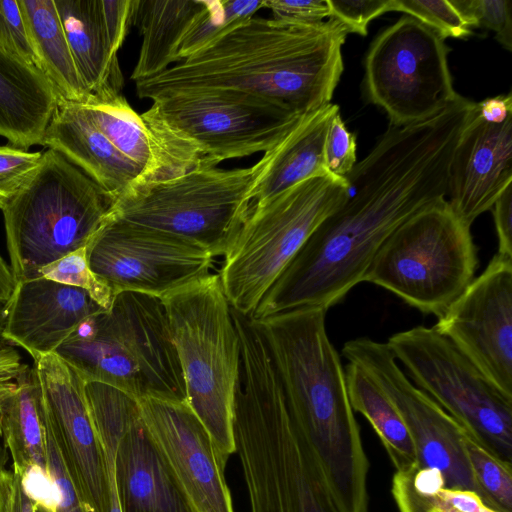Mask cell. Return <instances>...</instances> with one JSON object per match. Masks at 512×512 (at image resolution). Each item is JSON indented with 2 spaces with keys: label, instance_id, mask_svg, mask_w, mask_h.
Segmentation results:
<instances>
[{
  "label": "cell",
  "instance_id": "5bb4252c",
  "mask_svg": "<svg viewBox=\"0 0 512 512\" xmlns=\"http://www.w3.org/2000/svg\"><path fill=\"white\" fill-rule=\"evenodd\" d=\"M342 354L389 397L411 435L418 466L439 471L445 488L473 491L486 504L465 450L466 431L408 379L387 343L360 337L347 341Z\"/></svg>",
  "mask_w": 512,
  "mask_h": 512
},
{
  "label": "cell",
  "instance_id": "30bf717a",
  "mask_svg": "<svg viewBox=\"0 0 512 512\" xmlns=\"http://www.w3.org/2000/svg\"><path fill=\"white\" fill-rule=\"evenodd\" d=\"M263 155L246 168L196 167L144 183L115 201L111 213L125 221L182 238L224 256L253 203Z\"/></svg>",
  "mask_w": 512,
  "mask_h": 512
},
{
  "label": "cell",
  "instance_id": "484cf974",
  "mask_svg": "<svg viewBox=\"0 0 512 512\" xmlns=\"http://www.w3.org/2000/svg\"><path fill=\"white\" fill-rule=\"evenodd\" d=\"M106 312L84 321L54 353L86 382L112 386L136 400L147 397L137 368L108 325Z\"/></svg>",
  "mask_w": 512,
  "mask_h": 512
},
{
  "label": "cell",
  "instance_id": "f35d334b",
  "mask_svg": "<svg viewBox=\"0 0 512 512\" xmlns=\"http://www.w3.org/2000/svg\"><path fill=\"white\" fill-rule=\"evenodd\" d=\"M42 155V152H28L14 146H0L1 210L35 172Z\"/></svg>",
  "mask_w": 512,
  "mask_h": 512
},
{
  "label": "cell",
  "instance_id": "7dc6e473",
  "mask_svg": "<svg viewBox=\"0 0 512 512\" xmlns=\"http://www.w3.org/2000/svg\"><path fill=\"white\" fill-rule=\"evenodd\" d=\"M16 285L10 266L0 255V301L7 302Z\"/></svg>",
  "mask_w": 512,
  "mask_h": 512
},
{
  "label": "cell",
  "instance_id": "60d3db41",
  "mask_svg": "<svg viewBox=\"0 0 512 512\" xmlns=\"http://www.w3.org/2000/svg\"><path fill=\"white\" fill-rule=\"evenodd\" d=\"M324 160L327 170L339 177H345L357 163L355 136L347 129L339 112L327 131Z\"/></svg>",
  "mask_w": 512,
  "mask_h": 512
},
{
  "label": "cell",
  "instance_id": "c3c4849f",
  "mask_svg": "<svg viewBox=\"0 0 512 512\" xmlns=\"http://www.w3.org/2000/svg\"><path fill=\"white\" fill-rule=\"evenodd\" d=\"M8 459H9V453L2 443V444H0V470L6 467Z\"/></svg>",
  "mask_w": 512,
  "mask_h": 512
},
{
  "label": "cell",
  "instance_id": "f6af8a7d",
  "mask_svg": "<svg viewBox=\"0 0 512 512\" xmlns=\"http://www.w3.org/2000/svg\"><path fill=\"white\" fill-rule=\"evenodd\" d=\"M28 368L16 349L8 344L0 346V403L16 388L19 377Z\"/></svg>",
  "mask_w": 512,
  "mask_h": 512
},
{
  "label": "cell",
  "instance_id": "2e32d148",
  "mask_svg": "<svg viewBox=\"0 0 512 512\" xmlns=\"http://www.w3.org/2000/svg\"><path fill=\"white\" fill-rule=\"evenodd\" d=\"M433 328L512 396V257L495 254Z\"/></svg>",
  "mask_w": 512,
  "mask_h": 512
},
{
  "label": "cell",
  "instance_id": "4316f807",
  "mask_svg": "<svg viewBox=\"0 0 512 512\" xmlns=\"http://www.w3.org/2000/svg\"><path fill=\"white\" fill-rule=\"evenodd\" d=\"M205 5L204 0H135L133 24L142 43L131 80L157 76L180 62L182 40Z\"/></svg>",
  "mask_w": 512,
  "mask_h": 512
},
{
  "label": "cell",
  "instance_id": "74e56055",
  "mask_svg": "<svg viewBox=\"0 0 512 512\" xmlns=\"http://www.w3.org/2000/svg\"><path fill=\"white\" fill-rule=\"evenodd\" d=\"M470 28L483 27L495 33L496 40L512 49V7L509 0H452Z\"/></svg>",
  "mask_w": 512,
  "mask_h": 512
},
{
  "label": "cell",
  "instance_id": "f546056e",
  "mask_svg": "<svg viewBox=\"0 0 512 512\" xmlns=\"http://www.w3.org/2000/svg\"><path fill=\"white\" fill-rule=\"evenodd\" d=\"M0 436L15 473L33 467L48 469L43 411L33 368L19 377L16 388L0 403Z\"/></svg>",
  "mask_w": 512,
  "mask_h": 512
},
{
  "label": "cell",
  "instance_id": "ba28073f",
  "mask_svg": "<svg viewBox=\"0 0 512 512\" xmlns=\"http://www.w3.org/2000/svg\"><path fill=\"white\" fill-rule=\"evenodd\" d=\"M347 194L346 178L329 173L252 203L218 273L231 308L250 317L280 273Z\"/></svg>",
  "mask_w": 512,
  "mask_h": 512
},
{
  "label": "cell",
  "instance_id": "f1b7e54d",
  "mask_svg": "<svg viewBox=\"0 0 512 512\" xmlns=\"http://www.w3.org/2000/svg\"><path fill=\"white\" fill-rule=\"evenodd\" d=\"M82 105L114 147L139 169L144 183L171 177L157 138L123 94Z\"/></svg>",
  "mask_w": 512,
  "mask_h": 512
},
{
  "label": "cell",
  "instance_id": "7c38bea8",
  "mask_svg": "<svg viewBox=\"0 0 512 512\" xmlns=\"http://www.w3.org/2000/svg\"><path fill=\"white\" fill-rule=\"evenodd\" d=\"M447 55L444 39L408 15L373 40L363 86L368 100L387 113L390 126L427 120L459 97Z\"/></svg>",
  "mask_w": 512,
  "mask_h": 512
},
{
  "label": "cell",
  "instance_id": "83f0119b",
  "mask_svg": "<svg viewBox=\"0 0 512 512\" xmlns=\"http://www.w3.org/2000/svg\"><path fill=\"white\" fill-rule=\"evenodd\" d=\"M17 1L37 67L57 98L81 104L88 102L54 0Z\"/></svg>",
  "mask_w": 512,
  "mask_h": 512
},
{
  "label": "cell",
  "instance_id": "3957f363",
  "mask_svg": "<svg viewBox=\"0 0 512 512\" xmlns=\"http://www.w3.org/2000/svg\"><path fill=\"white\" fill-rule=\"evenodd\" d=\"M326 312L302 307L251 320L266 341L289 414L313 445L343 510L368 512L369 461Z\"/></svg>",
  "mask_w": 512,
  "mask_h": 512
},
{
  "label": "cell",
  "instance_id": "8d00e7d4",
  "mask_svg": "<svg viewBox=\"0 0 512 512\" xmlns=\"http://www.w3.org/2000/svg\"><path fill=\"white\" fill-rule=\"evenodd\" d=\"M390 11L403 12L437 32L443 39L464 38L472 30L447 0H390Z\"/></svg>",
  "mask_w": 512,
  "mask_h": 512
},
{
  "label": "cell",
  "instance_id": "277c9868",
  "mask_svg": "<svg viewBox=\"0 0 512 512\" xmlns=\"http://www.w3.org/2000/svg\"><path fill=\"white\" fill-rule=\"evenodd\" d=\"M233 434L251 512H344L265 347L241 353Z\"/></svg>",
  "mask_w": 512,
  "mask_h": 512
},
{
  "label": "cell",
  "instance_id": "ac0fdd59",
  "mask_svg": "<svg viewBox=\"0 0 512 512\" xmlns=\"http://www.w3.org/2000/svg\"><path fill=\"white\" fill-rule=\"evenodd\" d=\"M107 322L143 380L147 397L187 402L162 300L138 292L115 295Z\"/></svg>",
  "mask_w": 512,
  "mask_h": 512
},
{
  "label": "cell",
  "instance_id": "836d02e7",
  "mask_svg": "<svg viewBox=\"0 0 512 512\" xmlns=\"http://www.w3.org/2000/svg\"><path fill=\"white\" fill-rule=\"evenodd\" d=\"M391 492L399 512H497L470 490L441 488L420 492L402 471L394 474Z\"/></svg>",
  "mask_w": 512,
  "mask_h": 512
},
{
  "label": "cell",
  "instance_id": "d6986e66",
  "mask_svg": "<svg viewBox=\"0 0 512 512\" xmlns=\"http://www.w3.org/2000/svg\"><path fill=\"white\" fill-rule=\"evenodd\" d=\"M512 184V116L500 124L476 109L464 127L449 166L446 200L468 226L490 210Z\"/></svg>",
  "mask_w": 512,
  "mask_h": 512
},
{
  "label": "cell",
  "instance_id": "d6a6232c",
  "mask_svg": "<svg viewBox=\"0 0 512 512\" xmlns=\"http://www.w3.org/2000/svg\"><path fill=\"white\" fill-rule=\"evenodd\" d=\"M0 512H57L48 469L33 467L20 475L6 467L1 469Z\"/></svg>",
  "mask_w": 512,
  "mask_h": 512
},
{
  "label": "cell",
  "instance_id": "1f68e13d",
  "mask_svg": "<svg viewBox=\"0 0 512 512\" xmlns=\"http://www.w3.org/2000/svg\"><path fill=\"white\" fill-rule=\"evenodd\" d=\"M265 0L206 1L186 32L179 50L180 62L203 50L264 8Z\"/></svg>",
  "mask_w": 512,
  "mask_h": 512
},
{
  "label": "cell",
  "instance_id": "8992f818",
  "mask_svg": "<svg viewBox=\"0 0 512 512\" xmlns=\"http://www.w3.org/2000/svg\"><path fill=\"white\" fill-rule=\"evenodd\" d=\"M113 198L64 155L47 149L35 172L2 209L16 282L85 247L109 217Z\"/></svg>",
  "mask_w": 512,
  "mask_h": 512
},
{
  "label": "cell",
  "instance_id": "681fc988",
  "mask_svg": "<svg viewBox=\"0 0 512 512\" xmlns=\"http://www.w3.org/2000/svg\"><path fill=\"white\" fill-rule=\"evenodd\" d=\"M3 324H4L3 308H2V305L0 304V344L3 341V337H2Z\"/></svg>",
  "mask_w": 512,
  "mask_h": 512
},
{
  "label": "cell",
  "instance_id": "9a60e30c",
  "mask_svg": "<svg viewBox=\"0 0 512 512\" xmlns=\"http://www.w3.org/2000/svg\"><path fill=\"white\" fill-rule=\"evenodd\" d=\"M44 422L87 512H111L112 490L102 444L86 397L85 379L55 353L34 361Z\"/></svg>",
  "mask_w": 512,
  "mask_h": 512
},
{
  "label": "cell",
  "instance_id": "ee69618b",
  "mask_svg": "<svg viewBox=\"0 0 512 512\" xmlns=\"http://www.w3.org/2000/svg\"><path fill=\"white\" fill-rule=\"evenodd\" d=\"M490 210L498 238V253L512 257V184L506 187Z\"/></svg>",
  "mask_w": 512,
  "mask_h": 512
},
{
  "label": "cell",
  "instance_id": "d590c367",
  "mask_svg": "<svg viewBox=\"0 0 512 512\" xmlns=\"http://www.w3.org/2000/svg\"><path fill=\"white\" fill-rule=\"evenodd\" d=\"M38 276L85 291L107 311L113 303L111 288L89 266L86 246L42 267Z\"/></svg>",
  "mask_w": 512,
  "mask_h": 512
},
{
  "label": "cell",
  "instance_id": "bcb514c9",
  "mask_svg": "<svg viewBox=\"0 0 512 512\" xmlns=\"http://www.w3.org/2000/svg\"><path fill=\"white\" fill-rule=\"evenodd\" d=\"M478 115L488 123L500 124L512 116V95H498L477 103Z\"/></svg>",
  "mask_w": 512,
  "mask_h": 512
},
{
  "label": "cell",
  "instance_id": "603a6c76",
  "mask_svg": "<svg viewBox=\"0 0 512 512\" xmlns=\"http://www.w3.org/2000/svg\"><path fill=\"white\" fill-rule=\"evenodd\" d=\"M54 3L88 102L122 94L124 80L118 52L108 36L101 0Z\"/></svg>",
  "mask_w": 512,
  "mask_h": 512
},
{
  "label": "cell",
  "instance_id": "cb8c5ba5",
  "mask_svg": "<svg viewBox=\"0 0 512 512\" xmlns=\"http://www.w3.org/2000/svg\"><path fill=\"white\" fill-rule=\"evenodd\" d=\"M338 112L339 107L329 103L305 114L279 144L263 153L266 163L252 192L253 203L330 173L325 165L324 145L330 122Z\"/></svg>",
  "mask_w": 512,
  "mask_h": 512
},
{
  "label": "cell",
  "instance_id": "d4e9b609",
  "mask_svg": "<svg viewBox=\"0 0 512 512\" xmlns=\"http://www.w3.org/2000/svg\"><path fill=\"white\" fill-rule=\"evenodd\" d=\"M57 95L43 73L0 50V136L27 150L41 144Z\"/></svg>",
  "mask_w": 512,
  "mask_h": 512
},
{
  "label": "cell",
  "instance_id": "4dcf8cb0",
  "mask_svg": "<svg viewBox=\"0 0 512 512\" xmlns=\"http://www.w3.org/2000/svg\"><path fill=\"white\" fill-rule=\"evenodd\" d=\"M345 379L352 410L369 421L396 471L415 464L417 456L411 435L379 384L363 368L353 363L347 364Z\"/></svg>",
  "mask_w": 512,
  "mask_h": 512
},
{
  "label": "cell",
  "instance_id": "e0dca14e",
  "mask_svg": "<svg viewBox=\"0 0 512 512\" xmlns=\"http://www.w3.org/2000/svg\"><path fill=\"white\" fill-rule=\"evenodd\" d=\"M141 418L196 512H234L214 442L187 402L144 397Z\"/></svg>",
  "mask_w": 512,
  "mask_h": 512
},
{
  "label": "cell",
  "instance_id": "9c48e42d",
  "mask_svg": "<svg viewBox=\"0 0 512 512\" xmlns=\"http://www.w3.org/2000/svg\"><path fill=\"white\" fill-rule=\"evenodd\" d=\"M470 228L446 199L427 206L384 241L364 282L439 318L474 279L478 257Z\"/></svg>",
  "mask_w": 512,
  "mask_h": 512
},
{
  "label": "cell",
  "instance_id": "4fadbf2b",
  "mask_svg": "<svg viewBox=\"0 0 512 512\" xmlns=\"http://www.w3.org/2000/svg\"><path fill=\"white\" fill-rule=\"evenodd\" d=\"M92 271L114 297L130 291L162 298L211 274L214 257L175 235L110 213L86 245Z\"/></svg>",
  "mask_w": 512,
  "mask_h": 512
},
{
  "label": "cell",
  "instance_id": "52a82bcc",
  "mask_svg": "<svg viewBox=\"0 0 512 512\" xmlns=\"http://www.w3.org/2000/svg\"><path fill=\"white\" fill-rule=\"evenodd\" d=\"M184 378L187 404L226 465L236 451L233 405L240 342L220 277H207L161 298Z\"/></svg>",
  "mask_w": 512,
  "mask_h": 512
},
{
  "label": "cell",
  "instance_id": "5b68a950",
  "mask_svg": "<svg viewBox=\"0 0 512 512\" xmlns=\"http://www.w3.org/2000/svg\"><path fill=\"white\" fill-rule=\"evenodd\" d=\"M141 114L171 177L272 150L304 116L262 97L219 89L168 92Z\"/></svg>",
  "mask_w": 512,
  "mask_h": 512
},
{
  "label": "cell",
  "instance_id": "7bdbcfd3",
  "mask_svg": "<svg viewBox=\"0 0 512 512\" xmlns=\"http://www.w3.org/2000/svg\"><path fill=\"white\" fill-rule=\"evenodd\" d=\"M264 8L270 9L273 19L291 24L314 25L330 18L328 0H265Z\"/></svg>",
  "mask_w": 512,
  "mask_h": 512
},
{
  "label": "cell",
  "instance_id": "8fae6325",
  "mask_svg": "<svg viewBox=\"0 0 512 512\" xmlns=\"http://www.w3.org/2000/svg\"><path fill=\"white\" fill-rule=\"evenodd\" d=\"M387 345L415 386L489 454L512 466V396L497 388L448 338L416 326Z\"/></svg>",
  "mask_w": 512,
  "mask_h": 512
},
{
  "label": "cell",
  "instance_id": "7a4b0ae2",
  "mask_svg": "<svg viewBox=\"0 0 512 512\" xmlns=\"http://www.w3.org/2000/svg\"><path fill=\"white\" fill-rule=\"evenodd\" d=\"M348 33L332 17L300 25L253 16L161 74L135 82L136 93L152 100L179 90H230L302 116L331 103Z\"/></svg>",
  "mask_w": 512,
  "mask_h": 512
},
{
  "label": "cell",
  "instance_id": "6da1fadb",
  "mask_svg": "<svg viewBox=\"0 0 512 512\" xmlns=\"http://www.w3.org/2000/svg\"><path fill=\"white\" fill-rule=\"evenodd\" d=\"M451 150L419 125L390 126L345 176V201L311 234L266 291L259 321L302 307L328 310L360 282L384 241L446 199Z\"/></svg>",
  "mask_w": 512,
  "mask_h": 512
},
{
  "label": "cell",
  "instance_id": "7402d4cb",
  "mask_svg": "<svg viewBox=\"0 0 512 512\" xmlns=\"http://www.w3.org/2000/svg\"><path fill=\"white\" fill-rule=\"evenodd\" d=\"M40 145L64 155L114 202L144 183L139 169L114 147L80 103L57 98Z\"/></svg>",
  "mask_w": 512,
  "mask_h": 512
},
{
  "label": "cell",
  "instance_id": "44dd1931",
  "mask_svg": "<svg viewBox=\"0 0 512 512\" xmlns=\"http://www.w3.org/2000/svg\"><path fill=\"white\" fill-rule=\"evenodd\" d=\"M120 512H196L139 412L120 435L112 461Z\"/></svg>",
  "mask_w": 512,
  "mask_h": 512
},
{
  "label": "cell",
  "instance_id": "ab89813d",
  "mask_svg": "<svg viewBox=\"0 0 512 512\" xmlns=\"http://www.w3.org/2000/svg\"><path fill=\"white\" fill-rule=\"evenodd\" d=\"M0 50L29 66L37 67L17 0H0Z\"/></svg>",
  "mask_w": 512,
  "mask_h": 512
},
{
  "label": "cell",
  "instance_id": "e575fe53",
  "mask_svg": "<svg viewBox=\"0 0 512 512\" xmlns=\"http://www.w3.org/2000/svg\"><path fill=\"white\" fill-rule=\"evenodd\" d=\"M464 446L487 506L497 512H512V466L489 454L468 434Z\"/></svg>",
  "mask_w": 512,
  "mask_h": 512
},
{
  "label": "cell",
  "instance_id": "b9f144b4",
  "mask_svg": "<svg viewBox=\"0 0 512 512\" xmlns=\"http://www.w3.org/2000/svg\"><path fill=\"white\" fill-rule=\"evenodd\" d=\"M330 17L337 19L349 33L367 35L369 23L390 11V0H328Z\"/></svg>",
  "mask_w": 512,
  "mask_h": 512
},
{
  "label": "cell",
  "instance_id": "ffe728a7",
  "mask_svg": "<svg viewBox=\"0 0 512 512\" xmlns=\"http://www.w3.org/2000/svg\"><path fill=\"white\" fill-rule=\"evenodd\" d=\"M105 310L85 291L44 277L16 282L3 337L33 360L55 350L87 319Z\"/></svg>",
  "mask_w": 512,
  "mask_h": 512
}]
</instances>
